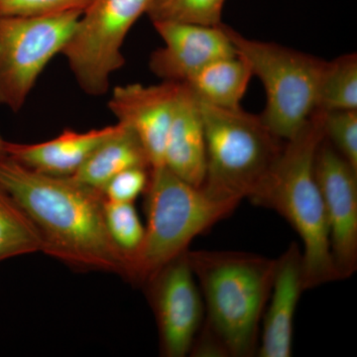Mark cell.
Listing matches in <instances>:
<instances>
[{
	"instance_id": "obj_1",
	"label": "cell",
	"mask_w": 357,
	"mask_h": 357,
	"mask_svg": "<svg viewBox=\"0 0 357 357\" xmlns=\"http://www.w3.org/2000/svg\"><path fill=\"white\" fill-rule=\"evenodd\" d=\"M0 188L29 217L42 239V252L79 269L128 278V256L105 225L102 191L73 177L37 172L0 156Z\"/></svg>"
},
{
	"instance_id": "obj_2",
	"label": "cell",
	"mask_w": 357,
	"mask_h": 357,
	"mask_svg": "<svg viewBox=\"0 0 357 357\" xmlns=\"http://www.w3.org/2000/svg\"><path fill=\"white\" fill-rule=\"evenodd\" d=\"M325 112L317 109L293 137L250 201L278 213L303 244L305 290L340 280L331 250L325 204L314 173L317 150L325 139Z\"/></svg>"
},
{
	"instance_id": "obj_3",
	"label": "cell",
	"mask_w": 357,
	"mask_h": 357,
	"mask_svg": "<svg viewBox=\"0 0 357 357\" xmlns=\"http://www.w3.org/2000/svg\"><path fill=\"white\" fill-rule=\"evenodd\" d=\"M188 258L206 305L201 330L217 340L227 356H255L277 259L206 250H188Z\"/></svg>"
},
{
	"instance_id": "obj_4",
	"label": "cell",
	"mask_w": 357,
	"mask_h": 357,
	"mask_svg": "<svg viewBox=\"0 0 357 357\" xmlns=\"http://www.w3.org/2000/svg\"><path fill=\"white\" fill-rule=\"evenodd\" d=\"M144 238L129 263L128 279L148 283L188 251L195 237L231 215L241 202L213 198L166 166L150 170Z\"/></svg>"
},
{
	"instance_id": "obj_5",
	"label": "cell",
	"mask_w": 357,
	"mask_h": 357,
	"mask_svg": "<svg viewBox=\"0 0 357 357\" xmlns=\"http://www.w3.org/2000/svg\"><path fill=\"white\" fill-rule=\"evenodd\" d=\"M198 102L206 143L202 187L215 199H250L281 153L280 138L270 131L260 115L241 107L220 109Z\"/></svg>"
},
{
	"instance_id": "obj_6",
	"label": "cell",
	"mask_w": 357,
	"mask_h": 357,
	"mask_svg": "<svg viewBox=\"0 0 357 357\" xmlns=\"http://www.w3.org/2000/svg\"><path fill=\"white\" fill-rule=\"evenodd\" d=\"M222 26L236 55L264 86L263 122L281 140L290 139L317 110L326 61L282 45L246 38Z\"/></svg>"
},
{
	"instance_id": "obj_7",
	"label": "cell",
	"mask_w": 357,
	"mask_h": 357,
	"mask_svg": "<svg viewBox=\"0 0 357 357\" xmlns=\"http://www.w3.org/2000/svg\"><path fill=\"white\" fill-rule=\"evenodd\" d=\"M155 0H93L77 21L62 53L86 95L100 96L126 63L122 45Z\"/></svg>"
},
{
	"instance_id": "obj_8",
	"label": "cell",
	"mask_w": 357,
	"mask_h": 357,
	"mask_svg": "<svg viewBox=\"0 0 357 357\" xmlns=\"http://www.w3.org/2000/svg\"><path fill=\"white\" fill-rule=\"evenodd\" d=\"M83 13L0 14V105L18 112L41 73L62 53Z\"/></svg>"
},
{
	"instance_id": "obj_9",
	"label": "cell",
	"mask_w": 357,
	"mask_h": 357,
	"mask_svg": "<svg viewBox=\"0 0 357 357\" xmlns=\"http://www.w3.org/2000/svg\"><path fill=\"white\" fill-rule=\"evenodd\" d=\"M148 283L164 356L184 357L203 326L204 301L188 251L162 268Z\"/></svg>"
},
{
	"instance_id": "obj_10",
	"label": "cell",
	"mask_w": 357,
	"mask_h": 357,
	"mask_svg": "<svg viewBox=\"0 0 357 357\" xmlns=\"http://www.w3.org/2000/svg\"><path fill=\"white\" fill-rule=\"evenodd\" d=\"M314 173L325 204L333 262L342 280L357 268V170L325 138L317 150Z\"/></svg>"
},
{
	"instance_id": "obj_11",
	"label": "cell",
	"mask_w": 357,
	"mask_h": 357,
	"mask_svg": "<svg viewBox=\"0 0 357 357\" xmlns=\"http://www.w3.org/2000/svg\"><path fill=\"white\" fill-rule=\"evenodd\" d=\"M152 23L164 46L152 53L149 68L163 81L184 83L213 61L236 55L222 23L217 26L176 21Z\"/></svg>"
},
{
	"instance_id": "obj_12",
	"label": "cell",
	"mask_w": 357,
	"mask_h": 357,
	"mask_svg": "<svg viewBox=\"0 0 357 357\" xmlns=\"http://www.w3.org/2000/svg\"><path fill=\"white\" fill-rule=\"evenodd\" d=\"M180 83L115 86L109 107L117 122L139 138L152 168L164 166V152Z\"/></svg>"
},
{
	"instance_id": "obj_13",
	"label": "cell",
	"mask_w": 357,
	"mask_h": 357,
	"mask_svg": "<svg viewBox=\"0 0 357 357\" xmlns=\"http://www.w3.org/2000/svg\"><path fill=\"white\" fill-rule=\"evenodd\" d=\"M302 250L293 243L277 259L271 293L263 314L260 357H291L294 317L304 292Z\"/></svg>"
},
{
	"instance_id": "obj_14",
	"label": "cell",
	"mask_w": 357,
	"mask_h": 357,
	"mask_svg": "<svg viewBox=\"0 0 357 357\" xmlns=\"http://www.w3.org/2000/svg\"><path fill=\"white\" fill-rule=\"evenodd\" d=\"M121 124L79 132L65 129L60 135L45 142L21 144L8 142L4 153L37 172L57 177H72L96 148L121 130Z\"/></svg>"
},
{
	"instance_id": "obj_15",
	"label": "cell",
	"mask_w": 357,
	"mask_h": 357,
	"mask_svg": "<svg viewBox=\"0 0 357 357\" xmlns=\"http://www.w3.org/2000/svg\"><path fill=\"white\" fill-rule=\"evenodd\" d=\"M164 166L178 178L202 187L206 178V143L203 117L196 96L180 83L167 137Z\"/></svg>"
},
{
	"instance_id": "obj_16",
	"label": "cell",
	"mask_w": 357,
	"mask_h": 357,
	"mask_svg": "<svg viewBox=\"0 0 357 357\" xmlns=\"http://www.w3.org/2000/svg\"><path fill=\"white\" fill-rule=\"evenodd\" d=\"M134 167L151 169L139 138L121 124V130L96 148L72 177L102 192L114 176Z\"/></svg>"
},
{
	"instance_id": "obj_17",
	"label": "cell",
	"mask_w": 357,
	"mask_h": 357,
	"mask_svg": "<svg viewBox=\"0 0 357 357\" xmlns=\"http://www.w3.org/2000/svg\"><path fill=\"white\" fill-rule=\"evenodd\" d=\"M252 76L243 59L234 55L204 66L184 83L199 102L220 109H236L241 107Z\"/></svg>"
},
{
	"instance_id": "obj_18",
	"label": "cell",
	"mask_w": 357,
	"mask_h": 357,
	"mask_svg": "<svg viewBox=\"0 0 357 357\" xmlns=\"http://www.w3.org/2000/svg\"><path fill=\"white\" fill-rule=\"evenodd\" d=\"M41 250V236L34 223L0 188V261Z\"/></svg>"
},
{
	"instance_id": "obj_19",
	"label": "cell",
	"mask_w": 357,
	"mask_h": 357,
	"mask_svg": "<svg viewBox=\"0 0 357 357\" xmlns=\"http://www.w3.org/2000/svg\"><path fill=\"white\" fill-rule=\"evenodd\" d=\"M317 109L357 110V56H340L326 62L318 93Z\"/></svg>"
},
{
	"instance_id": "obj_20",
	"label": "cell",
	"mask_w": 357,
	"mask_h": 357,
	"mask_svg": "<svg viewBox=\"0 0 357 357\" xmlns=\"http://www.w3.org/2000/svg\"><path fill=\"white\" fill-rule=\"evenodd\" d=\"M225 0H155L147 13L152 22L176 21L217 26L222 23Z\"/></svg>"
},
{
	"instance_id": "obj_21",
	"label": "cell",
	"mask_w": 357,
	"mask_h": 357,
	"mask_svg": "<svg viewBox=\"0 0 357 357\" xmlns=\"http://www.w3.org/2000/svg\"><path fill=\"white\" fill-rule=\"evenodd\" d=\"M103 211L110 237L117 248L128 256L130 263L145 234L144 225L141 222L133 203H119L105 199Z\"/></svg>"
},
{
	"instance_id": "obj_22",
	"label": "cell",
	"mask_w": 357,
	"mask_h": 357,
	"mask_svg": "<svg viewBox=\"0 0 357 357\" xmlns=\"http://www.w3.org/2000/svg\"><path fill=\"white\" fill-rule=\"evenodd\" d=\"M324 112L326 139L357 170V110Z\"/></svg>"
},
{
	"instance_id": "obj_23",
	"label": "cell",
	"mask_w": 357,
	"mask_h": 357,
	"mask_svg": "<svg viewBox=\"0 0 357 357\" xmlns=\"http://www.w3.org/2000/svg\"><path fill=\"white\" fill-rule=\"evenodd\" d=\"M93 0H0V14L20 16L84 13Z\"/></svg>"
},
{
	"instance_id": "obj_24",
	"label": "cell",
	"mask_w": 357,
	"mask_h": 357,
	"mask_svg": "<svg viewBox=\"0 0 357 357\" xmlns=\"http://www.w3.org/2000/svg\"><path fill=\"white\" fill-rule=\"evenodd\" d=\"M150 170L151 169L144 167H134L122 171L105 185L103 197L107 201L133 203L142 192L146 191Z\"/></svg>"
},
{
	"instance_id": "obj_25",
	"label": "cell",
	"mask_w": 357,
	"mask_h": 357,
	"mask_svg": "<svg viewBox=\"0 0 357 357\" xmlns=\"http://www.w3.org/2000/svg\"><path fill=\"white\" fill-rule=\"evenodd\" d=\"M6 140H4L3 138H2L1 134H0V156H3V155H6L4 153V145H6Z\"/></svg>"
}]
</instances>
